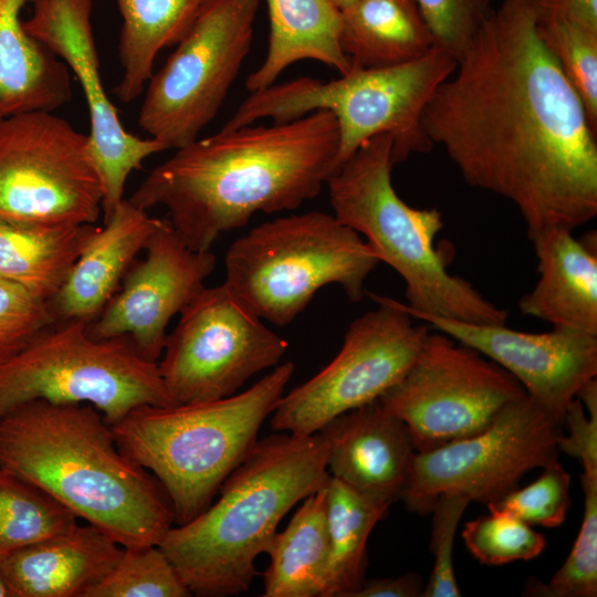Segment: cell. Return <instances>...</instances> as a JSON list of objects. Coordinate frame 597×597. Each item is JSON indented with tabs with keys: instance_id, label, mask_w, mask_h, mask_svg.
Returning <instances> with one entry per match:
<instances>
[{
	"instance_id": "cell-1",
	"label": "cell",
	"mask_w": 597,
	"mask_h": 597,
	"mask_svg": "<svg viewBox=\"0 0 597 597\" xmlns=\"http://www.w3.org/2000/svg\"><path fill=\"white\" fill-rule=\"evenodd\" d=\"M422 127L468 185L514 205L528 238L596 217L597 129L542 42L530 0L493 9Z\"/></svg>"
},
{
	"instance_id": "cell-2",
	"label": "cell",
	"mask_w": 597,
	"mask_h": 597,
	"mask_svg": "<svg viewBox=\"0 0 597 597\" xmlns=\"http://www.w3.org/2000/svg\"><path fill=\"white\" fill-rule=\"evenodd\" d=\"M338 143L337 122L323 109L284 123L221 127L175 149L127 200L146 211L164 206L184 242L209 251L256 212L294 210L316 197Z\"/></svg>"
},
{
	"instance_id": "cell-3",
	"label": "cell",
	"mask_w": 597,
	"mask_h": 597,
	"mask_svg": "<svg viewBox=\"0 0 597 597\" xmlns=\"http://www.w3.org/2000/svg\"><path fill=\"white\" fill-rule=\"evenodd\" d=\"M0 468L44 490L124 548L159 545L175 522L163 486L121 451L85 402L23 404L0 421Z\"/></svg>"
},
{
	"instance_id": "cell-4",
	"label": "cell",
	"mask_w": 597,
	"mask_h": 597,
	"mask_svg": "<svg viewBox=\"0 0 597 597\" xmlns=\"http://www.w3.org/2000/svg\"><path fill=\"white\" fill-rule=\"evenodd\" d=\"M321 432L275 433L258 440L222 483L219 499L159 543L191 595L227 597L249 590L256 557L300 501L329 479Z\"/></svg>"
},
{
	"instance_id": "cell-5",
	"label": "cell",
	"mask_w": 597,
	"mask_h": 597,
	"mask_svg": "<svg viewBox=\"0 0 597 597\" xmlns=\"http://www.w3.org/2000/svg\"><path fill=\"white\" fill-rule=\"evenodd\" d=\"M294 373L283 363L247 390L222 399L143 405L112 425L122 452L163 486L177 525L203 512L258 441Z\"/></svg>"
},
{
	"instance_id": "cell-6",
	"label": "cell",
	"mask_w": 597,
	"mask_h": 597,
	"mask_svg": "<svg viewBox=\"0 0 597 597\" xmlns=\"http://www.w3.org/2000/svg\"><path fill=\"white\" fill-rule=\"evenodd\" d=\"M392 140L378 135L365 142L326 181L333 216L365 237L379 262L404 280L415 318L431 315L474 324H505L507 311L485 298L472 284L451 274L436 237L443 229L436 208L407 205L391 181Z\"/></svg>"
},
{
	"instance_id": "cell-7",
	"label": "cell",
	"mask_w": 597,
	"mask_h": 597,
	"mask_svg": "<svg viewBox=\"0 0 597 597\" xmlns=\"http://www.w3.org/2000/svg\"><path fill=\"white\" fill-rule=\"evenodd\" d=\"M457 60L433 46L410 62L379 69L352 70L324 82L301 76L251 92L223 128H238L263 118L290 122L315 111L335 117L339 143L332 175L368 139L388 135L394 165L432 144L422 127L423 111L433 93L454 71Z\"/></svg>"
},
{
	"instance_id": "cell-8",
	"label": "cell",
	"mask_w": 597,
	"mask_h": 597,
	"mask_svg": "<svg viewBox=\"0 0 597 597\" xmlns=\"http://www.w3.org/2000/svg\"><path fill=\"white\" fill-rule=\"evenodd\" d=\"M379 260L355 230L333 214L310 211L263 222L224 256V283L261 318L291 323L327 284L359 302Z\"/></svg>"
},
{
	"instance_id": "cell-9",
	"label": "cell",
	"mask_w": 597,
	"mask_h": 597,
	"mask_svg": "<svg viewBox=\"0 0 597 597\" xmlns=\"http://www.w3.org/2000/svg\"><path fill=\"white\" fill-rule=\"evenodd\" d=\"M33 400L90 404L111 426L138 406L176 405L130 339L94 338L80 321H55L0 363V421Z\"/></svg>"
},
{
	"instance_id": "cell-10",
	"label": "cell",
	"mask_w": 597,
	"mask_h": 597,
	"mask_svg": "<svg viewBox=\"0 0 597 597\" xmlns=\"http://www.w3.org/2000/svg\"><path fill=\"white\" fill-rule=\"evenodd\" d=\"M260 0H210L151 75L137 123L165 149L199 138L221 108L253 40Z\"/></svg>"
},
{
	"instance_id": "cell-11",
	"label": "cell",
	"mask_w": 597,
	"mask_h": 597,
	"mask_svg": "<svg viewBox=\"0 0 597 597\" xmlns=\"http://www.w3.org/2000/svg\"><path fill=\"white\" fill-rule=\"evenodd\" d=\"M102 203L88 135L48 111L0 119V221L94 224Z\"/></svg>"
},
{
	"instance_id": "cell-12",
	"label": "cell",
	"mask_w": 597,
	"mask_h": 597,
	"mask_svg": "<svg viewBox=\"0 0 597 597\" xmlns=\"http://www.w3.org/2000/svg\"><path fill=\"white\" fill-rule=\"evenodd\" d=\"M563 421L526 392L506 404L481 432L415 453L406 507L427 515L443 493L491 504L523 476L558 461Z\"/></svg>"
},
{
	"instance_id": "cell-13",
	"label": "cell",
	"mask_w": 597,
	"mask_h": 597,
	"mask_svg": "<svg viewBox=\"0 0 597 597\" xmlns=\"http://www.w3.org/2000/svg\"><path fill=\"white\" fill-rule=\"evenodd\" d=\"M179 316L157 363L176 405L230 397L287 349L224 282L205 286Z\"/></svg>"
},
{
	"instance_id": "cell-14",
	"label": "cell",
	"mask_w": 597,
	"mask_h": 597,
	"mask_svg": "<svg viewBox=\"0 0 597 597\" xmlns=\"http://www.w3.org/2000/svg\"><path fill=\"white\" fill-rule=\"evenodd\" d=\"M524 394L494 362L429 331L405 375L378 400L406 423L418 452L481 432Z\"/></svg>"
},
{
	"instance_id": "cell-15",
	"label": "cell",
	"mask_w": 597,
	"mask_h": 597,
	"mask_svg": "<svg viewBox=\"0 0 597 597\" xmlns=\"http://www.w3.org/2000/svg\"><path fill=\"white\" fill-rule=\"evenodd\" d=\"M376 301L379 307L350 323L335 358L280 398L271 413L274 431L316 433L335 417L379 399L405 375L430 327L416 325L392 298Z\"/></svg>"
},
{
	"instance_id": "cell-16",
	"label": "cell",
	"mask_w": 597,
	"mask_h": 597,
	"mask_svg": "<svg viewBox=\"0 0 597 597\" xmlns=\"http://www.w3.org/2000/svg\"><path fill=\"white\" fill-rule=\"evenodd\" d=\"M24 30L44 44L78 81L88 108L91 153L102 188L103 221L124 200L130 174L154 154L166 150L157 140L140 138L123 126L103 87L91 22L93 0H32Z\"/></svg>"
},
{
	"instance_id": "cell-17",
	"label": "cell",
	"mask_w": 597,
	"mask_h": 597,
	"mask_svg": "<svg viewBox=\"0 0 597 597\" xmlns=\"http://www.w3.org/2000/svg\"><path fill=\"white\" fill-rule=\"evenodd\" d=\"M102 313L88 324L97 339L127 337L148 362L161 357L167 326L205 287L216 255L190 249L169 219H161Z\"/></svg>"
},
{
	"instance_id": "cell-18",
	"label": "cell",
	"mask_w": 597,
	"mask_h": 597,
	"mask_svg": "<svg viewBox=\"0 0 597 597\" xmlns=\"http://www.w3.org/2000/svg\"><path fill=\"white\" fill-rule=\"evenodd\" d=\"M415 318L498 364L561 421L578 390L597 375V335L563 328L526 333L505 324L431 315Z\"/></svg>"
},
{
	"instance_id": "cell-19",
	"label": "cell",
	"mask_w": 597,
	"mask_h": 597,
	"mask_svg": "<svg viewBox=\"0 0 597 597\" xmlns=\"http://www.w3.org/2000/svg\"><path fill=\"white\" fill-rule=\"evenodd\" d=\"M318 432L328 446L332 478L389 504L401 498L416 449L406 423L378 399L335 417Z\"/></svg>"
},
{
	"instance_id": "cell-20",
	"label": "cell",
	"mask_w": 597,
	"mask_h": 597,
	"mask_svg": "<svg viewBox=\"0 0 597 597\" xmlns=\"http://www.w3.org/2000/svg\"><path fill=\"white\" fill-rule=\"evenodd\" d=\"M160 220L124 199L102 227L94 226L62 286L49 300L55 321L92 323L117 292Z\"/></svg>"
},
{
	"instance_id": "cell-21",
	"label": "cell",
	"mask_w": 597,
	"mask_h": 597,
	"mask_svg": "<svg viewBox=\"0 0 597 597\" xmlns=\"http://www.w3.org/2000/svg\"><path fill=\"white\" fill-rule=\"evenodd\" d=\"M124 547L96 527L70 531L0 557L8 597H84L121 559Z\"/></svg>"
},
{
	"instance_id": "cell-22",
	"label": "cell",
	"mask_w": 597,
	"mask_h": 597,
	"mask_svg": "<svg viewBox=\"0 0 597 597\" xmlns=\"http://www.w3.org/2000/svg\"><path fill=\"white\" fill-rule=\"evenodd\" d=\"M589 234L576 239L572 230L548 228L528 238L538 280L520 298L521 313L553 328L597 335V238Z\"/></svg>"
},
{
	"instance_id": "cell-23",
	"label": "cell",
	"mask_w": 597,
	"mask_h": 597,
	"mask_svg": "<svg viewBox=\"0 0 597 597\" xmlns=\"http://www.w3.org/2000/svg\"><path fill=\"white\" fill-rule=\"evenodd\" d=\"M32 0H0V119L54 112L72 98L66 64L23 28L20 12Z\"/></svg>"
},
{
	"instance_id": "cell-24",
	"label": "cell",
	"mask_w": 597,
	"mask_h": 597,
	"mask_svg": "<svg viewBox=\"0 0 597 597\" xmlns=\"http://www.w3.org/2000/svg\"><path fill=\"white\" fill-rule=\"evenodd\" d=\"M269 44L262 64L245 81L251 93L277 80L295 62L313 60L339 75L352 65L339 45L341 11L329 0H266Z\"/></svg>"
},
{
	"instance_id": "cell-25",
	"label": "cell",
	"mask_w": 597,
	"mask_h": 597,
	"mask_svg": "<svg viewBox=\"0 0 597 597\" xmlns=\"http://www.w3.org/2000/svg\"><path fill=\"white\" fill-rule=\"evenodd\" d=\"M339 45L352 67L395 66L434 46L417 0H357L341 11Z\"/></svg>"
},
{
	"instance_id": "cell-26",
	"label": "cell",
	"mask_w": 597,
	"mask_h": 597,
	"mask_svg": "<svg viewBox=\"0 0 597 597\" xmlns=\"http://www.w3.org/2000/svg\"><path fill=\"white\" fill-rule=\"evenodd\" d=\"M210 0H116L123 24L118 60L123 69L114 87L122 103L138 98L161 50L176 45Z\"/></svg>"
},
{
	"instance_id": "cell-27",
	"label": "cell",
	"mask_w": 597,
	"mask_h": 597,
	"mask_svg": "<svg viewBox=\"0 0 597 597\" xmlns=\"http://www.w3.org/2000/svg\"><path fill=\"white\" fill-rule=\"evenodd\" d=\"M266 553L262 596L322 597L328 558L326 485L303 500Z\"/></svg>"
},
{
	"instance_id": "cell-28",
	"label": "cell",
	"mask_w": 597,
	"mask_h": 597,
	"mask_svg": "<svg viewBox=\"0 0 597 597\" xmlns=\"http://www.w3.org/2000/svg\"><path fill=\"white\" fill-rule=\"evenodd\" d=\"M94 224L36 227L0 221V277L50 300Z\"/></svg>"
},
{
	"instance_id": "cell-29",
	"label": "cell",
	"mask_w": 597,
	"mask_h": 597,
	"mask_svg": "<svg viewBox=\"0 0 597 597\" xmlns=\"http://www.w3.org/2000/svg\"><path fill=\"white\" fill-rule=\"evenodd\" d=\"M390 504L332 478L326 484L328 558L322 597H353L365 580L366 545Z\"/></svg>"
},
{
	"instance_id": "cell-30",
	"label": "cell",
	"mask_w": 597,
	"mask_h": 597,
	"mask_svg": "<svg viewBox=\"0 0 597 597\" xmlns=\"http://www.w3.org/2000/svg\"><path fill=\"white\" fill-rule=\"evenodd\" d=\"M77 519L41 488L0 468V557L70 531Z\"/></svg>"
},
{
	"instance_id": "cell-31",
	"label": "cell",
	"mask_w": 597,
	"mask_h": 597,
	"mask_svg": "<svg viewBox=\"0 0 597 597\" xmlns=\"http://www.w3.org/2000/svg\"><path fill=\"white\" fill-rule=\"evenodd\" d=\"M190 590L159 547L124 548L115 567L84 597H189Z\"/></svg>"
},
{
	"instance_id": "cell-32",
	"label": "cell",
	"mask_w": 597,
	"mask_h": 597,
	"mask_svg": "<svg viewBox=\"0 0 597 597\" xmlns=\"http://www.w3.org/2000/svg\"><path fill=\"white\" fill-rule=\"evenodd\" d=\"M536 30L597 129V32L562 18H536Z\"/></svg>"
},
{
	"instance_id": "cell-33",
	"label": "cell",
	"mask_w": 597,
	"mask_h": 597,
	"mask_svg": "<svg viewBox=\"0 0 597 597\" xmlns=\"http://www.w3.org/2000/svg\"><path fill=\"white\" fill-rule=\"evenodd\" d=\"M583 520L570 553L547 584L528 583L524 595L596 597L597 595V476L582 474Z\"/></svg>"
},
{
	"instance_id": "cell-34",
	"label": "cell",
	"mask_w": 597,
	"mask_h": 597,
	"mask_svg": "<svg viewBox=\"0 0 597 597\" xmlns=\"http://www.w3.org/2000/svg\"><path fill=\"white\" fill-rule=\"evenodd\" d=\"M489 512L467 522L462 531L468 551L480 564L500 566L530 561L545 549V536L531 525L504 512Z\"/></svg>"
},
{
	"instance_id": "cell-35",
	"label": "cell",
	"mask_w": 597,
	"mask_h": 597,
	"mask_svg": "<svg viewBox=\"0 0 597 597\" xmlns=\"http://www.w3.org/2000/svg\"><path fill=\"white\" fill-rule=\"evenodd\" d=\"M569 488L570 475L556 461L544 467L534 482L514 489L486 507L511 514L531 526L557 527L565 521L570 506Z\"/></svg>"
},
{
	"instance_id": "cell-36",
	"label": "cell",
	"mask_w": 597,
	"mask_h": 597,
	"mask_svg": "<svg viewBox=\"0 0 597 597\" xmlns=\"http://www.w3.org/2000/svg\"><path fill=\"white\" fill-rule=\"evenodd\" d=\"M55 322L49 300L0 277V363Z\"/></svg>"
},
{
	"instance_id": "cell-37",
	"label": "cell",
	"mask_w": 597,
	"mask_h": 597,
	"mask_svg": "<svg viewBox=\"0 0 597 597\" xmlns=\"http://www.w3.org/2000/svg\"><path fill=\"white\" fill-rule=\"evenodd\" d=\"M471 500L459 493H443L436 500L432 510L430 548L433 566L422 597L461 596L453 570L454 536L465 509Z\"/></svg>"
},
{
	"instance_id": "cell-38",
	"label": "cell",
	"mask_w": 597,
	"mask_h": 597,
	"mask_svg": "<svg viewBox=\"0 0 597 597\" xmlns=\"http://www.w3.org/2000/svg\"><path fill=\"white\" fill-rule=\"evenodd\" d=\"M434 46L458 60L493 11L492 0H417Z\"/></svg>"
},
{
	"instance_id": "cell-39",
	"label": "cell",
	"mask_w": 597,
	"mask_h": 597,
	"mask_svg": "<svg viewBox=\"0 0 597 597\" xmlns=\"http://www.w3.org/2000/svg\"><path fill=\"white\" fill-rule=\"evenodd\" d=\"M563 423L569 434L559 439V451L576 458L584 474L597 476V380H588L569 404Z\"/></svg>"
},
{
	"instance_id": "cell-40",
	"label": "cell",
	"mask_w": 597,
	"mask_h": 597,
	"mask_svg": "<svg viewBox=\"0 0 597 597\" xmlns=\"http://www.w3.org/2000/svg\"><path fill=\"white\" fill-rule=\"evenodd\" d=\"M536 18H562L597 32V0H530Z\"/></svg>"
},
{
	"instance_id": "cell-41",
	"label": "cell",
	"mask_w": 597,
	"mask_h": 597,
	"mask_svg": "<svg viewBox=\"0 0 597 597\" xmlns=\"http://www.w3.org/2000/svg\"><path fill=\"white\" fill-rule=\"evenodd\" d=\"M425 584L417 574L364 580L353 597H419Z\"/></svg>"
},
{
	"instance_id": "cell-42",
	"label": "cell",
	"mask_w": 597,
	"mask_h": 597,
	"mask_svg": "<svg viewBox=\"0 0 597 597\" xmlns=\"http://www.w3.org/2000/svg\"><path fill=\"white\" fill-rule=\"evenodd\" d=\"M339 11L352 6L357 0H329Z\"/></svg>"
},
{
	"instance_id": "cell-43",
	"label": "cell",
	"mask_w": 597,
	"mask_h": 597,
	"mask_svg": "<svg viewBox=\"0 0 597 597\" xmlns=\"http://www.w3.org/2000/svg\"><path fill=\"white\" fill-rule=\"evenodd\" d=\"M0 597H8V591L1 579H0Z\"/></svg>"
}]
</instances>
